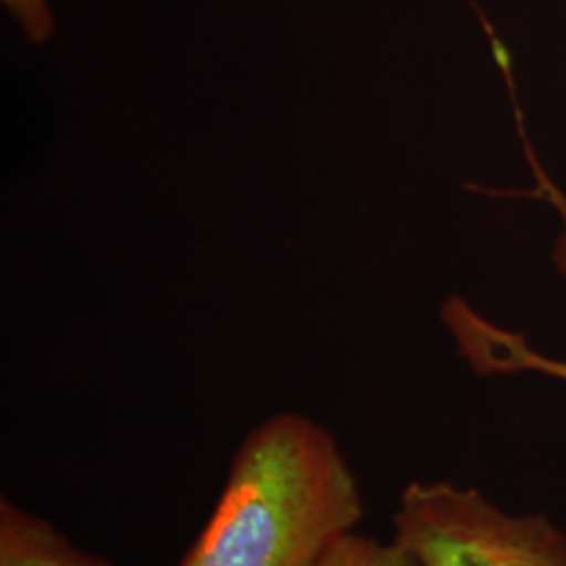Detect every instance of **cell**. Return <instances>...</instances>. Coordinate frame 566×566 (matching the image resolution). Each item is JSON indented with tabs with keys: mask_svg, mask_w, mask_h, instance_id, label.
Masks as SVG:
<instances>
[{
	"mask_svg": "<svg viewBox=\"0 0 566 566\" xmlns=\"http://www.w3.org/2000/svg\"><path fill=\"white\" fill-rule=\"evenodd\" d=\"M364 514L334 437L301 413H277L238 447L181 566H319Z\"/></svg>",
	"mask_w": 566,
	"mask_h": 566,
	"instance_id": "6da1fadb",
	"label": "cell"
},
{
	"mask_svg": "<svg viewBox=\"0 0 566 566\" xmlns=\"http://www.w3.org/2000/svg\"><path fill=\"white\" fill-rule=\"evenodd\" d=\"M392 542L420 566H566V537L544 516H510L476 489L411 483Z\"/></svg>",
	"mask_w": 566,
	"mask_h": 566,
	"instance_id": "7a4b0ae2",
	"label": "cell"
},
{
	"mask_svg": "<svg viewBox=\"0 0 566 566\" xmlns=\"http://www.w3.org/2000/svg\"><path fill=\"white\" fill-rule=\"evenodd\" d=\"M518 118V133L525 143L528 164L535 172L537 187L533 191H526L528 198L549 202L563 219V233L554 248V261L558 264L560 273L566 277V196L552 182L542 166L535 160L533 151L528 149V139L525 135V122L521 116V109L516 107ZM443 322L449 325L451 334L455 336L460 353L464 355L474 371L489 376V374H514V371H539L554 378H560L566 382V361L549 359L546 355L533 350L526 344L523 334L507 332L504 327L486 322L470 304L453 296L443 306Z\"/></svg>",
	"mask_w": 566,
	"mask_h": 566,
	"instance_id": "3957f363",
	"label": "cell"
},
{
	"mask_svg": "<svg viewBox=\"0 0 566 566\" xmlns=\"http://www.w3.org/2000/svg\"><path fill=\"white\" fill-rule=\"evenodd\" d=\"M0 566H112L72 546L46 521L0 502Z\"/></svg>",
	"mask_w": 566,
	"mask_h": 566,
	"instance_id": "277c9868",
	"label": "cell"
},
{
	"mask_svg": "<svg viewBox=\"0 0 566 566\" xmlns=\"http://www.w3.org/2000/svg\"><path fill=\"white\" fill-rule=\"evenodd\" d=\"M319 566H420L399 544H380L348 533L327 552Z\"/></svg>",
	"mask_w": 566,
	"mask_h": 566,
	"instance_id": "5b68a950",
	"label": "cell"
},
{
	"mask_svg": "<svg viewBox=\"0 0 566 566\" xmlns=\"http://www.w3.org/2000/svg\"><path fill=\"white\" fill-rule=\"evenodd\" d=\"M2 7L20 25L25 41L44 44L55 34V15L49 0H2Z\"/></svg>",
	"mask_w": 566,
	"mask_h": 566,
	"instance_id": "8992f818",
	"label": "cell"
}]
</instances>
